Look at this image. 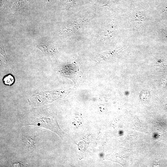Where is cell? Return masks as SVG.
I'll return each instance as SVG.
<instances>
[{
    "instance_id": "6da1fadb",
    "label": "cell",
    "mask_w": 167,
    "mask_h": 167,
    "mask_svg": "<svg viewBox=\"0 0 167 167\" xmlns=\"http://www.w3.org/2000/svg\"><path fill=\"white\" fill-rule=\"evenodd\" d=\"M53 118H50L48 117H43L38 118H34L33 121L34 122L31 123V125H37L38 126L43 127L50 129L51 130L55 132L56 130L53 127V124H56L55 121H53Z\"/></svg>"
},
{
    "instance_id": "7a4b0ae2",
    "label": "cell",
    "mask_w": 167,
    "mask_h": 167,
    "mask_svg": "<svg viewBox=\"0 0 167 167\" xmlns=\"http://www.w3.org/2000/svg\"><path fill=\"white\" fill-rule=\"evenodd\" d=\"M35 137V136H24L22 138L24 147L29 151L33 150L35 146L34 143Z\"/></svg>"
},
{
    "instance_id": "3957f363",
    "label": "cell",
    "mask_w": 167,
    "mask_h": 167,
    "mask_svg": "<svg viewBox=\"0 0 167 167\" xmlns=\"http://www.w3.org/2000/svg\"><path fill=\"white\" fill-rule=\"evenodd\" d=\"M37 47L48 55H51L54 53V48L50 45H39Z\"/></svg>"
},
{
    "instance_id": "277c9868",
    "label": "cell",
    "mask_w": 167,
    "mask_h": 167,
    "mask_svg": "<svg viewBox=\"0 0 167 167\" xmlns=\"http://www.w3.org/2000/svg\"><path fill=\"white\" fill-rule=\"evenodd\" d=\"M14 77L11 75L6 76L3 80L5 84L9 86L14 83Z\"/></svg>"
},
{
    "instance_id": "5b68a950",
    "label": "cell",
    "mask_w": 167,
    "mask_h": 167,
    "mask_svg": "<svg viewBox=\"0 0 167 167\" xmlns=\"http://www.w3.org/2000/svg\"><path fill=\"white\" fill-rule=\"evenodd\" d=\"M27 1V0H15V2L17 4L19 8L20 5L21 6L24 4Z\"/></svg>"
},
{
    "instance_id": "8992f818",
    "label": "cell",
    "mask_w": 167,
    "mask_h": 167,
    "mask_svg": "<svg viewBox=\"0 0 167 167\" xmlns=\"http://www.w3.org/2000/svg\"><path fill=\"white\" fill-rule=\"evenodd\" d=\"M14 164L15 166H24L23 164L20 163H14Z\"/></svg>"
},
{
    "instance_id": "52a82bcc",
    "label": "cell",
    "mask_w": 167,
    "mask_h": 167,
    "mask_svg": "<svg viewBox=\"0 0 167 167\" xmlns=\"http://www.w3.org/2000/svg\"><path fill=\"white\" fill-rule=\"evenodd\" d=\"M165 108H166V109H167V104H165Z\"/></svg>"
}]
</instances>
